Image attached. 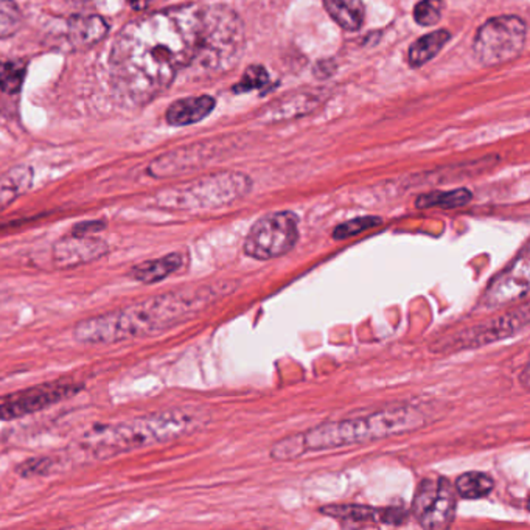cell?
Returning <instances> with one entry per match:
<instances>
[{
  "mask_svg": "<svg viewBox=\"0 0 530 530\" xmlns=\"http://www.w3.org/2000/svg\"><path fill=\"white\" fill-rule=\"evenodd\" d=\"M204 6H172L132 21L111 52L115 89L136 105L153 100L190 66L203 35Z\"/></svg>",
  "mask_w": 530,
  "mask_h": 530,
  "instance_id": "obj_1",
  "label": "cell"
},
{
  "mask_svg": "<svg viewBox=\"0 0 530 530\" xmlns=\"http://www.w3.org/2000/svg\"><path fill=\"white\" fill-rule=\"evenodd\" d=\"M218 296L220 290L207 286L191 291L165 292L78 322L73 336L83 344H117L147 338L187 321Z\"/></svg>",
  "mask_w": 530,
  "mask_h": 530,
  "instance_id": "obj_2",
  "label": "cell"
},
{
  "mask_svg": "<svg viewBox=\"0 0 530 530\" xmlns=\"http://www.w3.org/2000/svg\"><path fill=\"white\" fill-rule=\"evenodd\" d=\"M428 420L422 411L412 406L388 408L372 412L366 417L325 422L300 434L290 435L271 448V459L279 462L299 459L307 453L328 451L336 448L364 445L384 441L389 437L409 434L425 428Z\"/></svg>",
  "mask_w": 530,
  "mask_h": 530,
  "instance_id": "obj_3",
  "label": "cell"
},
{
  "mask_svg": "<svg viewBox=\"0 0 530 530\" xmlns=\"http://www.w3.org/2000/svg\"><path fill=\"white\" fill-rule=\"evenodd\" d=\"M198 418L181 409L156 412L115 424L97 425L78 441L73 460H103L132 450L174 441L197 428Z\"/></svg>",
  "mask_w": 530,
  "mask_h": 530,
  "instance_id": "obj_4",
  "label": "cell"
},
{
  "mask_svg": "<svg viewBox=\"0 0 530 530\" xmlns=\"http://www.w3.org/2000/svg\"><path fill=\"white\" fill-rule=\"evenodd\" d=\"M245 50V25L229 6H204L203 35L191 64L207 72H224L239 63Z\"/></svg>",
  "mask_w": 530,
  "mask_h": 530,
  "instance_id": "obj_5",
  "label": "cell"
},
{
  "mask_svg": "<svg viewBox=\"0 0 530 530\" xmlns=\"http://www.w3.org/2000/svg\"><path fill=\"white\" fill-rule=\"evenodd\" d=\"M252 190V179L240 172H220L190 184L174 187L157 197L165 209L215 210L239 203Z\"/></svg>",
  "mask_w": 530,
  "mask_h": 530,
  "instance_id": "obj_6",
  "label": "cell"
},
{
  "mask_svg": "<svg viewBox=\"0 0 530 530\" xmlns=\"http://www.w3.org/2000/svg\"><path fill=\"white\" fill-rule=\"evenodd\" d=\"M527 39V25L518 16H496L477 30L473 55L484 67L507 64L518 58Z\"/></svg>",
  "mask_w": 530,
  "mask_h": 530,
  "instance_id": "obj_7",
  "label": "cell"
},
{
  "mask_svg": "<svg viewBox=\"0 0 530 530\" xmlns=\"http://www.w3.org/2000/svg\"><path fill=\"white\" fill-rule=\"evenodd\" d=\"M299 241V220L292 212H273L257 220L246 235L243 252L256 260L290 254Z\"/></svg>",
  "mask_w": 530,
  "mask_h": 530,
  "instance_id": "obj_8",
  "label": "cell"
},
{
  "mask_svg": "<svg viewBox=\"0 0 530 530\" xmlns=\"http://www.w3.org/2000/svg\"><path fill=\"white\" fill-rule=\"evenodd\" d=\"M456 490L447 477H425L412 500V515L424 529L443 530L456 518Z\"/></svg>",
  "mask_w": 530,
  "mask_h": 530,
  "instance_id": "obj_9",
  "label": "cell"
},
{
  "mask_svg": "<svg viewBox=\"0 0 530 530\" xmlns=\"http://www.w3.org/2000/svg\"><path fill=\"white\" fill-rule=\"evenodd\" d=\"M529 324V305H521L517 310L507 313L506 316L498 317L487 324H479L468 328L465 332L456 334L451 340L442 342L441 349L434 352H454L465 349H476V347L489 346L498 341L512 338L518 334Z\"/></svg>",
  "mask_w": 530,
  "mask_h": 530,
  "instance_id": "obj_10",
  "label": "cell"
},
{
  "mask_svg": "<svg viewBox=\"0 0 530 530\" xmlns=\"http://www.w3.org/2000/svg\"><path fill=\"white\" fill-rule=\"evenodd\" d=\"M83 389L78 383H44L22 392L0 400V422H10L42 411L63 400L71 399Z\"/></svg>",
  "mask_w": 530,
  "mask_h": 530,
  "instance_id": "obj_11",
  "label": "cell"
},
{
  "mask_svg": "<svg viewBox=\"0 0 530 530\" xmlns=\"http://www.w3.org/2000/svg\"><path fill=\"white\" fill-rule=\"evenodd\" d=\"M529 291V248L525 246L521 256L492 282L483 299L484 307L498 308L526 298Z\"/></svg>",
  "mask_w": 530,
  "mask_h": 530,
  "instance_id": "obj_12",
  "label": "cell"
},
{
  "mask_svg": "<svg viewBox=\"0 0 530 530\" xmlns=\"http://www.w3.org/2000/svg\"><path fill=\"white\" fill-rule=\"evenodd\" d=\"M109 254V245L96 235H73L58 240L52 248V262L58 269H73L98 262Z\"/></svg>",
  "mask_w": 530,
  "mask_h": 530,
  "instance_id": "obj_13",
  "label": "cell"
},
{
  "mask_svg": "<svg viewBox=\"0 0 530 530\" xmlns=\"http://www.w3.org/2000/svg\"><path fill=\"white\" fill-rule=\"evenodd\" d=\"M321 513L328 515L340 521H353V523H383V525H401L408 519V512L401 507H375L363 506V504H333L322 507Z\"/></svg>",
  "mask_w": 530,
  "mask_h": 530,
  "instance_id": "obj_14",
  "label": "cell"
},
{
  "mask_svg": "<svg viewBox=\"0 0 530 530\" xmlns=\"http://www.w3.org/2000/svg\"><path fill=\"white\" fill-rule=\"evenodd\" d=\"M184 265V256L179 252H172L167 256L159 257V258H151L145 262L134 265L128 277L134 282L143 283V285H153L159 282L165 281L170 275L178 273L179 269Z\"/></svg>",
  "mask_w": 530,
  "mask_h": 530,
  "instance_id": "obj_15",
  "label": "cell"
},
{
  "mask_svg": "<svg viewBox=\"0 0 530 530\" xmlns=\"http://www.w3.org/2000/svg\"><path fill=\"white\" fill-rule=\"evenodd\" d=\"M109 27L102 16L97 14H86V16H73L69 19L67 24V39L71 46L77 50L96 46L97 42L102 41L107 35Z\"/></svg>",
  "mask_w": 530,
  "mask_h": 530,
  "instance_id": "obj_16",
  "label": "cell"
},
{
  "mask_svg": "<svg viewBox=\"0 0 530 530\" xmlns=\"http://www.w3.org/2000/svg\"><path fill=\"white\" fill-rule=\"evenodd\" d=\"M216 106L214 97H187L172 103L167 109V123L172 126H189L209 117Z\"/></svg>",
  "mask_w": 530,
  "mask_h": 530,
  "instance_id": "obj_17",
  "label": "cell"
},
{
  "mask_svg": "<svg viewBox=\"0 0 530 530\" xmlns=\"http://www.w3.org/2000/svg\"><path fill=\"white\" fill-rule=\"evenodd\" d=\"M328 16L340 25L342 30L357 31L366 21V6L363 0H324Z\"/></svg>",
  "mask_w": 530,
  "mask_h": 530,
  "instance_id": "obj_18",
  "label": "cell"
},
{
  "mask_svg": "<svg viewBox=\"0 0 530 530\" xmlns=\"http://www.w3.org/2000/svg\"><path fill=\"white\" fill-rule=\"evenodd\" d=\"M451 39L448 30L431 31L428 35L418 38L417 41L411 44L408 50V63L412 69L424 67L426 63L441 54L442 48L447 46Z\"/></svg>",
  "mask_w": 530,
  "mask_h": 530,
  "instance_id": "obj_19",
  "label": "cell"
},
{
  "mask_svg": "<svg viewBox=\"0 0 530 530\" xmlns=\"http://www.w3.org/2000/svg\"><path fill=\"white\" fill-rule=\"evenodd\" d=\"M33 182V170L30 167L12 168L8 173L0 176V210L5 209L10 204L24 195Z\"/></svg>",
  "mask_w": 530,
  "mask_h": 530,
  "instance_id": "obj_20",
  "label": "cell"
},
{
  "mask_svg": "<svg viewBox=\"0 0 530 530\" xmlns=\"http://www.w3.org/2000/svg\"><path fill=\"white\" fill-rule=\"evenodd\" d=\"M473 193L468 189H456L448 191H431L416 199L417 209H459L471 203Z\"/></svg>",
  "mask_w": 530,
  "mask_h": 530,
  "instance_id": "obj_21",
  "label": "cell"
},
{
  "mask_svg": "<svg viewBox=\"0 0 530 530\" xmlns=\"http://www.w3.org/2000/svg\"><path fill=\"white\" fill-rule=\"evenodd\" d=\"M495 489V481L483 471H468L456 479L454 490L464 500H481Z\"/></svg>",
  "mask_w": 530,
  "mask_h": 530,
  "instance_id": "obj_22",
  "label": "cell"
},
{
  "mask_svg": "<svg viewBox=\"0 0 530 530\" xmlns=\"http://www.w3.org/2000/svg\"><path fill=\"white\" fill-rule=\"evenodd\" d=\"M72 464L69 456H41L25 460L19 465L18 473L22 477L50 476L58 471L64 470L66 465Z\"/></svg>",
  "mask_w": 530,
  "mask_h": 530,
  "instance_id": "obj_23",
  "label": "cell"
},
{
  "mask_svg": "<svg viewBox=\"0 0 530 530\" xmlns=\"http://www.w3.org/2000/svg\"><path fill=\"white\" fill-rule=\"evenodd\" d=\"M27 64L24 61L0 63V89L5 94H18L24 84Z\"/></svg>",
  "mask_w": 530,
  "mask_h": 530,
  "instance_id": "obj_24",
  "label": "cell"
},
{
  "mask_svg": "<svg viewBox=\"0 0 530 530\" xmlns=\"http://www.w3.org/2000/svg\"><path fill=\"white\" fill-rule=\"evenodd\" d=\"M382 216H374V215L358 216V218L341 223L340 226L334 227L333 240L341 241V240L352 239V237L372 231V229L382 226Z\"/></svg>",
  "mask_w": 530,
  "mask_h": 530,
  "instance_id": "obj_25",
  "label": "cell"
},
{
  "mask_svg": "<svg viewBox=\"0 0 530 530\" xmlns=\"http://www.w3.org/2000/svg\"><path fill=\"white\" fill-rule=\"evenodd\" d=\"M24 18L14 0H0V39L18 33Z\"/></svg>",
  "mask_w": 530,
  "mask_h": 530,
  "instance_id": "obj_26",
  "label": "cell"
},
{
  "mask_svg": "<svg viewBox=\"0 0 530 530\" xmlns=\"http://www.w3.org/2000/svg\"><path fill=\"white\" fill-rule=\"evenodd\" d=\"M268 83V71L263 66H258V64H252V66L246 69L243 77L240 78L239 83L233 86V92L235 94H248V92L262 89Z\"/></svg>",
  "mask_w": 530,
  "mask_h": 530,
  "instance_id": "obj_27",
  "label": "cell"
},
{
  "mask_svg": "<svg viewBox=\"0 0 530 530\" xmlns=\"http://www.w3.org/2000/svg\"><path fill=\"white\" fill-rule=\"evenodd\" d=\"M443 0H420L414 6V21L422 27H433L441 22Z\"/></svg>",
  "mask_w": 530,
  "mask_h": 530,
  "instance_id": "obj_28",
  "label": "cell"
},
{
  "mask_svg": "<svg viewBox=\"0 0 530 530\" xmlns=\"http://www.w3.org/2000/svg\"><path fill=\"white\" fill-rule=\"evenodd\" d=\"M106 221L90 220L78 223L72 229L73 235H96V233L102 232L106 229Z\"/></svg>",
  "mask_w": 530,
  "mask_h": 530,
  "instance_id": "obj_29",
  "label": "cell"
},
{
  "mask_svg": "<svg viewBox=\"0 0 530 530\" xmlns=\"http://www.w3.org/2000/svg\"><path fill=\"white\" fill-rule=\"evenodd\" d=\"M128 4L131 5L132 10L136 12H143L148 8L151 0H128Z\"/></svg>",
  "mask_w": 530,
  "mask_h": 530,
  "instance_id": "obj_30",
  "label": "cell"
}]
</instances>
